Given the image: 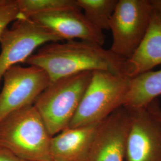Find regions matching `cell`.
I'll use <instances>...</instances> for the list:
<instances>
[{
    "mask_svg": "<svg viewBox=\"0 0 161 161\" xmlns=\"http://www.w3.org/2000/svg\"><path fill=\"white\" fill-rule=\"evenodd\" d=\"M125 62L126 59L102 46L72 40L46 44L25 64L44 70L53 82L86 71L104 70L125 75Z\"/></svg>",
    "mask_w": 161,
    "mask_h": 161,
    "instance_id": "cell-1",
    "label": "cell"
},
{
    "mask_svg": "<svg viewBox=\"0 0 161 161\" xmlns=\"http://www.w3.org/2000/svg\"><path fill=\"white\" fill-rule=\"evenodd\" d=\"M52 137L34 105L14 110L0 121V147L25 161H51Z\"/></svg>",
    "mask_w": 161,
    "mask_h": 161,
    "instance_id": "cell-2",
    "label": "cell"
},
{
    "mask_svg": "<svg viewBox=\"0 0 161 161\" xmlns=\"http://www.w3.org/2000/svg\"><path fill=\"white\" fill-rule=\"evenodd\" d=\"M92 72H83L53 81L35 102L34 106L52 136L69 127Z\"/></svg>",
    "mask_w": 161,
    "mask_h": 161,
    "instance_id": "cell-3",
    "label": "cell"
},
{
    "mask_svg": "<svg viewBox=\"0 0 161 161\" xmlns=\"http://www.w3.org/2000/svg\"><path fill=\"white\" fill-rule=\"evenodd\" d=\"M131 79L125 75L95 70L69 128L100 123L122 106Z\"/></svg>",
    "mask_w": 161,
    "mask_h": 161,
    "instance_id": "cell-4",
    "label": "cell"
},
{
    "mask_svg": "<svg viewBox=\"0 0 161 161\" xmlns=\"http://www.w3.org/2000/svg\"><path fill=\"white\" fill-rule=\"evenodd\" d=\"M152 15L149 0H118L110 22V50L126 60L131 58L146 34Z\"/></svg>",
    "mask_w": 161,
    "mask_h": 161,
    "instance_id": "cell-5",
    "label": "cell"
},
{
    "mask_svg": "<svg viewBox=\"0 0 161 161\" xmlns=\"http://www.w3.org/2000/svg\"><path fill=\"white\" fill-rule=\"evenodd\" d=\"M62 41L57 35L29 19L14 22L0 38V85L6 71L17 64H25L38 47Z\"/></svg>",
    "mask_w": 161,
    "mask_h": 161,
    "instance_id": "cell-6",
    "label": "cell"
},
{
    "mask_svg": "<svg viewBox=\"0 0 161 161\" xmlns=\"http://www.w3.org/2000/svg\"><path fill=\"white\" fill-rule=\"evenodd\" d=\"M129 111L130 125L125 159L161 161V108L158 99L146 106Z\"/></svg>",
    "mask_w": 161,
    "mask_h": 161,
    "instance_id": "cell-7",
    "label": "cell"
},
{
    "mask_svg": "<svg viewBox=\"0 0 161 161\" xmlns=\"http://www.w3.org/2000/svg\"><path fill=\"white\" fill-rule=\"evenodd\" d=\"M0 91V121L12 112L34 105L42 92L52 82L46 72L35 66L16 65L3 76Z\"/></svg>",
    "mask_w": 161,
    "mask_h": 161,
    "instance_id": "cell-8",
    "label": "cell"
},
{
    "mask_svg": "<svg viewBox=\"0 0 161 161\" xmlns=\"http://www.w3.org/2000/svg\"><path fill=\"white\" fill-rule=\"evenodd\" d=\"M130 125V112L122 106L101 122L88 161H124Z\"/></svg>",
    "mask_w": 161,
    "mask_h": 161,
    "instance_id": "cell-9",
    "label": "cell"
},
{
    "mask_svg": "<svg viewBox=\"0 0 161 161\" xmlns=\"http://www.w3.org/2000/svg\"><path fill=\"white\" fill-rule=\"evenodd\" d=\"M31 20L50 30L62 40H79L103 46V32L92 25L80 8H67L35 14Z\"/></svg>",
    "mask_w": 161,
    "mask_h": 161,
    "instance_id": "cell-10",
    "label": "cell"
},
{
    "mask_svg": "<svg viewBox=\"0 0 161 161\" xmlns=\"http://www.w3.org/2000/svg\"><path fill=\"white\" fill-rule=\"evenodd\" d=\"M100 123L75 128L68 127L53 136L50 142L52 160L88 161Z\"/></svg>",
    "mask_w": 161,
    "mask_h": 161,
    "instance_id": "cell-11",
    "label": "cell"
},
{
    "mask_svg": "<svg viewBox=\"0 0 161 161\" xmlns=\"http://www.w3.org/2000/svg\"><path fill=\"white\" fill-rule=\"evenodd\" d=\"M161 64V20L153 13L149 28L134 54L126 60L125 75L133 78Z\"/></svg>",
    "mask_w": 161,
    "mask_h": 161,
    "instance_id": "cell-12",
    "label": "cell"
},
{
    "mask_svg": "<svg viewBox=\"0 0 161 161\" xmlns=\"http://www.w3.org/2000/svg\"><path fill=\"white\" fill-rule=\"evenodd\" d=\"M161 95V70H151L131 79L123 107L137 109L157 99Z\"/></svg>",
    "mask_w": 161,
    "mask_h": 161,
    "instance_id": "cell-13",
    "label": "cell"
},
{
    "mask_svg": "<svg viewBox=\"0 0 161 161\" xmlns=\"http://www.w3.org/2000/svg\"><path fill=\"white\" fill-rule=\"evenodd\" d=\"M118 2V0H76L87 20L102 31L109 30L110 22Z\"/></svg>",
    "mask_w": 161,
    "mask_h": 161,
    "instance_id": "cell-14",
    "label": "cell"
},
{
    "mask_svg": "<svg viewBox=\"0 0 161 161\" xmlns=\"http://www.w3.org/2000/svg\"><path fill=\"white\" fill-rule=\"evenodd\" d=\"M22 19L38 14L67 8H80L76 0H17Z\"/></svg>",
    "mask_w": 161,
    "mask_h": 161,
    "instance_id": "cell-15",
    "label": "cell"
},
{
    "mask_svg": "<svg viewBox=\"0 0 161 161\" xmlns=\"http://www.w3.org/2000/svg\"><path fill=\"white\" fill-rule=\"evenodd\" d=\"M22 19L17 0H0V38L12 22Z\"/></svg>",
    "mask_w": 161,
    "mask_h": 161,
    "instance_id": "cell-16",
    "label": "cell"
},
{
    "mask_svg": "<svg viewBox=\"0 0 161 161\" xmlns=\"http://www.w3.org/2000/svg\"><path fill=\"white\" fill-rule=\"evenodd\" d=\"M0 161H26L19 158L9 150L0 147Z\"/></svg>",
    "mask_w": 161,
    "mask_h": 161,
    "instance_id": "cell-17",
    "label": "cell"
},
{
    "mask_svg": "<svg viewBox=\"0 0 161 161\" xmlns=\"http://www.w3.org/2000/svg\"><path fill=\"white\" fill-rule=\"evenodd\" d=\"M153 14L161 20V0H149Z\"/></svg>",
    "mask_w": 161,
    "mask_h": 161,
    "instance_id": "cell-18",
    "label": "cell"
},
{
    "mask_svg": "<svg viewBox=\"0 0 161 161\" xmlns=\"http://www.w3.org/2000/svg\"><path fill=\"white\" fill-rule=\"evenodd\" d=\"M53 161V160H51V161Z\"/></svg>",
    "mask_w": 161,
    "mask_h": 161,
    "instance_id": "cell-19",
    "label": "cell"
}]
</instances>
